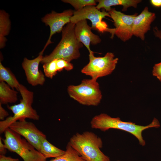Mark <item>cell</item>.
Here are the masks:
<instances>
[{
  "label": "cell",
  "instance_id": "cell-1",
  "mask_svg": "<svg viewBox=\"0 0 161 161\" xmlns=\"http://www.w3.org/2000/svg\"><path fill=\"white\" fill-rule=\"evenodd\" d=\"M90 125L92 129H99L102 131L112 129L126 131L134 136L142 146L145 145V142L142 135L143 131L149 128H158L160 126L159 121L155 118L149 125L142 126L136 125L131 122L123 121L119 117H113L105 113L94 116L91 121Z\"/></svg>",
  "mask_w": 161,
  "mask_h": 161
},
{
  "label": "cell",
  "instance_id": "cell-12",
  "mask_svg": "<svg viewBox=\"0 0 161 161\" xmlns=\"http://www.w3.org/2000/svg\"><path fill=\"white\" fill-rule=\"evenodd\" d=\"M43 54H39L35 58L30 60L25 58L22 64L28 83L32 86L43 85L45 81V75L39 69V65L42 61Z\"/></svg>",
  "mask_w": 161,
  "mask_h": 161
},
{
  "label": "cell",
  "instance_id": "cell-17",
  "mask_svg": "<svg viewBox=\"0 0 161 161\" xmlns=\"http://www.w3.org/2000/svg\"><path fill=\"white\" fill-rule=\"evenodd\" d=\"M11 22L9 16L4 10L0 11V48H3L5 46L8 35L11 28Z\"/></svg>",
  "mask_w": 161,
  "mask_h": 161
},
{
  "label": "cell",
  "instance_id": "cell-2",
  "mask_svg": "<svg viewBox=\"0 0 161 161\" xmlns=\"http://www.w3.org/2000/svg\"><path fill=\"white\" fill-rule=\"evenodd\" d=\"M71 146L86 161H110L101 150L103 142L94 133L86 131L73 135L68 142Z\"/></svg>",
  "mask_w": 161,
  "mask_h": 161
},
{
  "label": "cell",
  "instance_id": "cell-27",
  "mask_svg": "<svg viewBox=\"0 0 161 161\" xmlns=\"http://www.w3.org/2000/svg\"><path fill=\"white\" fill-rule=\"evenodd\" d=\"M153 31L155 36L161 41V30L155 27L153 28Z\"/></svg>",
  "mask_w": 161,
  "mask_h": 161
},
{
  "label": "cell",
  "instance_id": "cell-20",
  "mask_svg": "<svg viewBox=\"0 0 161 161\" xmlns=\"http://www.w3.org/2000/svg\"><path fill=\"white\" fill-rule=\"evenodd\" d=\"M49 161H86L68 143L65 153Z\"/></svg>",
  "mask_w": 161,
  "mask_h": 161
},
{
  "label": "cell",
  "instance_id": "cell-19",
  "mask_svg": "<svg viewBox=\"0 0 161 161\" xmlns=\"http://www.w3.org/2000/svg\"><path fill=\"white\" fill-rule=\"evenodd\" d=\"M4 82L12 89L18 91L20 84L11 70L5 67L0 61V82Z\"/></svg>",
  "mask_w": 161,
  "mask_h": 161
},
{
  "label": "cell",
  "instance_id": "cell-25",
  "mask_svg": "<svg viewBox=\"0 0 161 161\" xmlns=\"http://www.w3.org/2000/svg\"><path fill=\"white\" fill-rule=\"evenodd\" d=\"M7 152V149L4 144L2 142V138L0 137V155H5Z\"/></svg>",
  "mask_w": 161,
  "mask_h": 161
},
{
  "label": "cell",
  "instance_id": "cell-15",
  "mask_svg": "<svg viewBox=\"0 0 161 161\" xmlns=\"http://www.w3.org/2000/svg\"><path fill=\"white\" fill-rule=\"evenodd\" d=\"M98 3L96 6L100 10L101 8L104 9L106 12L111 10V7L116 5H121L123 6L122 10L126 11L127 8L130 7L137 8V4L141 1L140 0H96Z\"/></svg>",
  "mask_w": 161,
  "mask_h": 161
},
{
  "label": "cell",
  "instance_id": "cell-13",
  "mask_svg": "<svg viewBox=\"0 0 161 161\" xmlns=\"http://www.w3.org/2000/svg\"><path fill=\"white\" fill-rule=\"evenodd\" d=\"M156 17L155 13L149 11L148 7H145L134 19L132 31L133 35L144 41L145 34L150 30L151 24Z\"/></svg>",
  "mask_w": 161,
  "mask_h": 161
},
{
  "label": "cell",
  "instance_id": "cell-21",
  "mask_svg": "<svg viewBox=\"0 0 161 161\" xmlns=\"http://www.w3.org/2000/svg\"><path fill=\"white\" fill-rule=\"evenodd\" d=\"M43 69L45 75L52 79L58 72L61 71L56 59L43 64Z\"/></svg>",
  "mask_w": 161,
  "mask_h": 161
},
{
  "label": "cell",
  "instance_id": "cell-14",
  "mask_svg": "<svg viewBox=\"0 0 161 161\" xmlns=\"http://www.w3.org/2000/svg\"><path fill=\"white\" fill-rule=\"evenodd\" d=\"M86 19L80 21L75 24L74 31L76 37L86 47L89 53L92 52L90 49V44L95 45L101 41L99 36L93 33Z\"/></svg>",
  "mask_w": 161,
  "mask_h": 161
},
{
  "label": "cell",
  "instance_id": "cell-6",
  "mask_svg": "<svg viewBox=\"0 0 161 161\" xmlns=\"http://www.w3.org/2000/svg\"><path fill=\"white\" fill-rule=\"evenodd\" d=\"M67 90L70 97L84 105L97 106L102 98L98 83L92 78L84 79L78 85H70Z\"/></svg>",
  "mask_w": 161,
  "mask_h": 161
},
{
  "label": "cell",
  "instance_id": "cell-3",
  "mask_svg": "<svg viewBox=\"0 0 161 161\" xmlns=\"http://www.w3.org/2000/svg\"><path fill=\"white\" fill-rule=\"evenodd\" d=\"M75 26V24L70 22L64 27L60 41L51 53L43 56L41 64H44L57 58L63 59L70 62L79 58V49L83 47V44L76 37Z\"/></svg>",
  "mask_w": 161,
  "mask_h": 161
},
{
  "label": "cell",
  "instance_id": "cell-16",
  "mask_svg": "<svg viewBox=\"0 0 161 161\" xmlns=\"http://www.w3.org/2000/svg\"><path fill=\"white\" fill-rule=\"evenodd\" d=\"M18 92L4 82H0V103L6 104L14 103L18 100Z\"/></svg>",
  "mask_w": 161,
  "mask_h": 161
},
{
  "label": "cell",
  "instance_id": "cell-5",
  "mask_svg": "<svg viewBox=\"0 0 161 161\" xmlns=\"http://www.w3.org/2000/svg\"><path fill=\"white\" fill-rule=\"evenodd\" d=\"M4 132L6 148L17 154L24 161H46V158L18 134L9 128Z\"/></svg>",
  "mask_w": 161,
  "mask_h": 161
},
{
  "label": "cell",
  "instance_id": "cell-9",
  "mask_svg": "<svg viewBox=\"0 0 161 161\" xmlns=\"http://www.w3.org/2000/svg\"><path fill=\"white\" fill-rule=\"evenodd\" d=\"M108 12L113 20L115 27L114 35L123 42L131 38L133 35L132 31L133 21L138 14L126 15L116 10L115 8H112Z\"/></svg>",
  "mask_w": 161,
  "mask_h": 161
},
{
  "label": "cell",
  "instance_id": "cell-28",
  "mask_svg": "<svg viewBox=\"0 0 161 161\" xmlns=\"http://www.w3.org/2000/svg\"><path fill=\"white\" fill-rule=\"evenodd\" d=\"M150 1L151 4L155 7H161V0H151Z\"/></svg>",
  "mask_w": 161,
  "mask_h": 161
},
{
  "label": "cell",
  "instance_id": "cell-10",
  "mask_svg": "<svg viewBox=\"0 0 161 161\" xmlns=\"http://www.w3.org/2000/svg\"><path fill=\"white\" fill-rule=\"evenodd\" d=\"M74 11L71 9H69L62 13H58L52 11L51 13L47 14L42 18V21L46 26H49L50 33L46 43L40 54H43L47 46L52 43L51 39L52 36L56 33L61 32L64 26L70 22Z\"/></svg>",
  "mask_w": 161,
  "mask_h": 161
},
{
  "label": "cell",
  "instance_id": "cell-29",
  "mask_svg": "<svg viewBox=\"0 0 161 161\" xmlns=\"http://www.w3.org/2000/svg\"><path fill=\"white\" fill-rule=\"evenodd\" d=\"M119 161V160H118V161Z\"/></svg>",
  "mask_w": 161,
  "mask_h": 161
},
{
  "label": "cell",
  "instance_id": "cell-23",
  "mask_svg": "<svg viewBox=\"0 0 161 161\" xmlns=\"http://www.w3.org/2000/svg\"><path fill=\"white\" fill-rule=\"evenodd\" d=\"M152 74L161 81V62L154 64L153 67Z\"/></svg>",
  "mask_w": 161,
  "mask_h": 161
},
{
  "label": "cell",
  "instance_id": "cell-4",
  "mask_svg": "<svg viewBox=\"0 0 161 161\" xmlns=\"http://www.w3.org/2000/svg\"><path fill=\"white\" fill-rule=\"evenodd\" d=\"M19 91L22 97L19 103L11 106H7L13 115L0 122V133L4 132L6 129L13 123L17 121L29 118L38 120L39 116L35 110L32 106L33 100V93L28 90L23 85L20 84Z\"/></svg>",
  "mask_w": 161,
  "mask_h": 161
},
{
  "label": "cell",
  "instance_id": "cell-22",
  "mask_svg": "<svg viewBox=\"0 0 161 161\" xmlns=\"http://www.w3.org/2000/svg\"><path fill=\"white\" fill-rule=\"evenodd\" d=\"M63 2L71 4L76 11L80 10L85 7L96 5V1L95 0H63Z\"/></svg>",
  "mask_w": 161,
  "mask_h": 161
},
{
  "label": "cell",
  "instance_id": "cell-7",
  "mask_svg": "<svg viewBox=\"0 0 161 161\" xmlns=\"http://www.w3.org/2000/svg\"><path fill=\"white\" fill-rule=\"evenodd\" d=\"M89 63L82 69L81 72L96 80L112 73L118 61L111 52H107L102 57H96L92 52L89 53Z\"/></svg>",
  "mask_w": 161,
  "mask_h": 161
},
{
  "label": "cell",
  "instance_id": "cell-24",
  "mask_svg": "<svg viewBox=\"0 0 161 161\" xmlns=\"http://www.w3.org/2000/svg\"><path fill=\"white\" fill-rule=\"evenodd\" d=\"M8 115V112L3 107L2 104L0 103V119L1 121L3 120Z\"/></svg>",
  "mask_w": 161,
  "mask_h": 161
},
{
  "label": "cell",
  "instance_id": "cell-11",
  "mask_svg": "<svg viewBox=\"0 0 161 161\" xmlns=\"http://www.w3.org/2000/svg\"><path fill=\"white\" fill-rule=\"evenodd\" d=\"M9 128L23 137L38 151L40 149L42 139L46 135L39 130L32 123L25 120L17 121L12 124Z\"/></svg>",
  "mask_w": 161,
  "mask_h": 161
},
{
  "label": "cell",
  "instance_id": "cell-26",
  "mask_svg": "<svg viewBox=\"0 0 161 161\" xmlns=\"http://www.w3.org/2000/svg\"><path fill=\"white\" fill-rule=\"evenodd\" d=\"M0 161H20L19 159L6 157L4 155H0Z\"/></svg>",
  "mask_w": 161,
  "mask_h": 161
},
{
  "label": "cell",
  "instance_id": "cell-8",
  "mask_svg": "<svg viewBox=\"0 0 161 161\" xmlns=\"http://www.w3.org/2000/svg\"><path fill=\"white\" fill-rule=\"evenodd\" d=\"M106 16L111 17L108 12L105 10L100 11L95 6L89 5L80 10L74 11L70 22L75 24L80 21L88 19L91 22L92 29L102 33L109 32L111 34V38H113L114 35V28H108L106 23L102 20Z\"/></svg>",
  "mask_w": 161,
  "mask_h": 161
},
{
  "label": "cell",
  "instance_id": "cell-18",
  "mask_svg": "<svg viewBox=\"0 0 161 161\" xmlns=\"http://www.w3.org/2000/svg\"><path fill=\"white\" fill-rule=\"evenodd\" d=\"M39 152L47 159L58 157L63 154L65 151L55 146L49 142L46 137H44L41 140Z\"/></svg>",
  "mask_w": 161,
  "mask_h": 161
}]
</instances>
